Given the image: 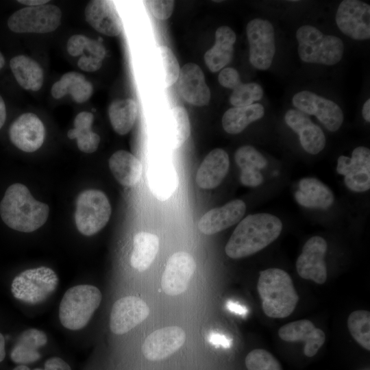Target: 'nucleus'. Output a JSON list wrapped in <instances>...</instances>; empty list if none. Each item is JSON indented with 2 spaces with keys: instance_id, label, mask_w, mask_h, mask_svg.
<instances>
[{
  "instance_id": "49530a36",
  "label": "nucleus",
  "mask_w": 370,
  "mask_h": 370,
  "mask_svg": "<svg viewBox=\"0 0 370 370\" xmlns=\"http://www.w3.org/2000/svg\"><path fill=\"white\" fill-rule=\"evenodd\" d=\"M103 60L97 58L83 54L78 60L77 65L83 71L94 72L99 70L102 66Z\"/></svg>"
},
{
  "instance_id": "4be33fe9",
  "label": "nucleus",
  "mask_w": 370,
  "mask_h": 370,
  "mask_svg": "<svg viewBox=\"0 0 370 370\" xmlns=\"http://www.w3.org/2000/svg\"><path fill=\"white\" fill-rule=\"evenodd\" d=\"M284 120L299 135L301 145L307 153L315 155L323 149L325 145V134L306 114L291 109L286 112Z\"/></svg>"
},
{
  "instance_id": "a19ab883",
  "label": "nucleus",
  "mask_w": 370,
  "mask_h": 370,
  "mask_svg": "<svg viewBox=\"0 0 370 370\" xmlns=\"http://www.w3.org/2000/svg\"><path fill=\"white\" fill-rule=\"evenodd\" d=\"M153 15L158 19L166 20L169 18L173 11V1H145Z\"/></svg>"
},
{
  "instance_id": "37998d69",
  "label": "nucleus",
  "mask_w": 370,
  "mask_h": 370,
  "mask_svg": "<svg viewBox=\"0 0 370 370\" xmlns=\"http://www.w3.org/2000/svg\"><path fill=\"white\" fill-rule=\"evenodd\" d=\"M218 81L222 86L232 90L241 82L239 73L232 67L223 69L219 74Z\"/></svg>"
},
{
  "instance_id": "4468645a",
  "label": "nucleus",
  "mask_w": 370,
  "mask_h": 370,
  "mask_svg": "<svg viewBox=\"0 0 370 370\" xmlns=\"http://www.w3.org/2000/svg\"><path fill=\"white\" fill-rule=\"evenodd\" d=\"M149 308L142 299L126 296L114 302L110 315V328L115 334H123L143 322Z\"/></svg>"
},
{
  "instance_id": "6ab92c4d",
  "label": "nucleus",
  "mask_w": 370,
  "mask_h": 370,
  "mask_svg": "<svg viewBox=\"0 0 370 370\" xmlns=\"http://www.w3.org/2000/svg\"><path fill=\"white\" fill-rule=\"evenodd\" d=\"M245 211L246 205L243 201L232 200L221 207L206 212L198 222V229L206 235L217 234L238 223Z\"/></svg>"
},
{
  "instance_id": "9d476101",
  "label": "nucleus",
  "mask_w": 370,
  "mask_h": 370,
  "mask_svg": "<svg viewBox=\"0 0 370 370\" xmlns=\"http://www.w3.org/2000/svg\"><path fill=\"white\" fill-rule=\"evenodd\" d=\"M292 103L299 111L306 114L314 115L330 132L337 131L343 124V112L330 99L308 90H302L293 96Z\"/></svg>"
},
{
  "instance_id": "20e7f679",
  "label": "nucleus",
  "mask_w": 370,
  "mask_h": 370,
  "mask_svg": "<svg viewBox=\"0 0 370 370\" xmlns=\"http://www.w3.org/2000/svg\"><path fill=\"white\" fill-rule=\"evenodd\" d=\"M98 288L81 284L69 288L63 295L59 307V319L62 325L71 330L84 328L101 301Z\"/></svg>"
},
{
  "instance_id": "393cba45",
  "label": "nucleus",
  "mask_w": 370,
  "mask_h": 370,
  "mask_svg": "<svg viewBox=\"0 0 370 370\" xmlns=\"http://www.w3.org/2000/svg\"><path fill=\"white\" fill-rule=\"evenodd\" d=\"M295 198L304 207L321 210L328 209L334 201L331 189L314 177H304L299 181Z\"/></svg>"
},
{
  "instance_id": "f257e3e1",
  "label": "nucleus",
  "mask_w": 370,
  "mask_h": 370,
  "mask_svg": "<svg viewBox=\"0 0 370 370\" xmlns=\"http://www.w3.org/2000/svg\"><path fill=\"white\" fill-rule=\"evenodd\" d=\"M280 219L269 213L247 215L234 229L225 247L226 255L239 259L254 254L273 243L280 234Z\"/></svg>"
},
{
  "instance_id": "f8f14e48",
  "label": "nucleus",
  "mask_w": 370,
  "mask_h": 370,
  "mask_svg": "<svg viewBox=\"0 0 370 370\" xmlns=\"http://www.w3.org/2000/svg\"><path fill=\"white\" fill-rule=\"evenodd\" d=\"M336 172L344 176L346 187L352 191L362 193L370 188V150L364 146L355 148L352 157L340 156Z\"/></svg>"
},
{
  "instance_id": "bb28decb",
  "label": "nucleus",
  "mask_w": 370,
  "mask_h": 370,
  "mask_svg": "<svg viewBox=\"0 0 370 370\" xmlns=\"http://www.w3.org/2000/svg\"><path fill=\"white\" fill-rule=\"evenodd\" d=\"M109 168L114 178L121 185L134 186L142 176V164L132 153L119 150L110 158Z\"/></svg>"
},
{
  "instance_id": "f03ea898",
  "label": "nucleus",
  "mask_w": 370,
  "mask_h": 370,
  "mask_svg": "<svg viewBox=\"0 0 370 370\" xmlns=\"http://www.w3.org/2000/svg\"><path fill=\"white\" fill-rule=\"evenodd\" d=\"M49 212L48 205L36 200L27 187L20 183L10 186L0 203L3 221L22 232L38 230L47 221Z\"/></svg>"
},
{
  "instance_id": "603ef678",
  "label": "nucleus",
  "mask_w": 370,
  "mask_h": 370,
  "mask_svg": "<svg viewBox=\"0 0 370 370\" xmlns=\"http://www.w3.org/2000/svg\"><path fill=\"white\" fill-rule=\"evenodd\" d=\"M362 114L364 118V119L369 123L370 122V99H367V100L365 102L362 109Z\"/></svg>"
},
{
  "instance_id": "c03bdc74",
  "label": "nucleus",
  "mask_w": 370,
  "mask_h": 370,
  "mask_svg": "<svg viewBox=\"0 0 370 370\" xmlns=\"http://www.w3.org/2000/svg\"><path fill=\"white\" fill-rule=\"evenodd\" d=\"M88 38L82 34H75L71 36L66 44L68 53L72 56L83 55Z\"/></svg>"
},
{
  "instance_id": "e433bc0d",
  "label": "nucleus",
  "mask_w": 370,
  "mask_h": 370,
  "mask_svg": "<svg viewBox=\"0 0 370 370\" xmlns=\"http://www.w3.org/2000/svg\"><path fill=\"white\" fill-rule=\"evenodd\" d=\"M264 92L262 86L257 83L241 82L233 89L229 101L234 107H243L250 106L254 101L262 99Z\"/></svg>"
},
{
  "instance_id": "864d4df0",
  "label": "nucleus",
  "mask_w": 370,
  "mask_h": 370,
  "mask_svg": "<svg viewBox=\"0 0 370 370\" xmlns=\"http://www.w3.org/2000/svg\"><path fill=\"white\" fill-rule=\"evenodd\" d=\"M5 357V338L1 333H0V362H2Z\"/></svg>"
},
{
  "instance_id": "2f4dec72",
  "label": "nucleus",
  "mask_w": 370,
  "mask_h": 370,
  "mask_svg": "<svg viewBox=\"0 0 370 370\" xmlns=\"http://www.w3.org/2000/svg\"><path fill=\"white\" fill-rule=\"evenodd\" d=\"M133 246L130 264L137 271H145L150 267L158 254V238L154 234L140 232L134 236Z\"/></svg>"
},
{
  "instance_id": "6e6552de",
  "label": "nucleus",
  "mask_w": 370,
  "mask_h": 370,
  "mask_svg": "<svg viewBox=\"0 0 370 370\" xmlns=\"http://www.w3.org/2000/svg\"><path fill=\"white\" fill-rule=\"evenodd\" d=\"M62 11L53 4L25 7L14 12L8 20L9 29L15 33L46 34L60 25Z\"/></svg>"
},
{
  "instance_id": "c85d7f7f",
  "label": "nucleus",
  "mask_w": 370,
  "mask_h": 370,
  "mask_svg": "<svg viewBox=\"0 0 370 370\" xmlns=\"http://www.w3.org/2000/svg\"><path fill=\"white\" fill-rule=\"evenodd\" d=\"M11 71L18 82L24 89L39 90L43 84V71L40 64L32 58L19 55L10 61Z\"/></svg>"
},
{
  "instance_id": "6e6d98bb",
  "label": "nucleus",
  "mask_w": 370,
  "mask_h": 370,
  "mask_svg": "<svg viewBox=\"0 0 370 370\" xmlns=\"http://www.w3.org/2000/svg\"><path fill=\"white\" fill-rule=\"evenodd\" d=\"M5 64V59L3 54L0 52V70L3 67Z\"/></svg>"
},
{
  "instance_id": "5fc2aeb1",
  "label": "nucleus",
  "mask_w": 370,
  "mask_h": 370,
  "mask_svg": "<svg viewBox=\"0 0 370 370\" xmlns=\"http://www.w3.org/2000/svg\"><path fill=\"white\" fill-rule=\"evenodd\" d=\"M228 308L230 310L235 312L236 313L241 314L245 312V308H243V307H241L238 305H236V304H233L231 302L228 303Z\"/></svg>"
},
{
  "instance_id": "39448f33",
  "label": "nucleus",
  "mask_w": 370,
  "mask_h": 370,
  "mask_svg": "<svg viewBox=\"0 0 370 370\" xmlns=\"http://www.w3.org/2000/svg\"><path fill=\"white\" fill-rule=\"evenodd\" d=\"M298 54L300 59L308 63L332 66L341 60L344 44L334 35L323 34L310 25H304L296 32Z\"/></svg>"
},
{
  "instance_id": "1a4fd4ad",
  "label": "nucleus",
  "mask_w": 370,
  "mask_h": 370,
  "mask_svg": "<svg viewBox=\"0 0 370 370\" xmlns=\"http://www.w3.org/2000/svg\"><path fill=\"white\" fill-rule=\"evenodd\" d=\"M246 34L249 44L251 64L258 70H267L275 53L273 25L267 19L254 18L247 23Z\"/></svg>"
},
{
  "instance_id": "58836bf2",
  "label": "nucleus",
  "mask_w": 370,
  "mask_h": 370,
  "mask_svg": "<svg viewBox=\"0 0 370 370\" xmlns=\"http://www.w3.org/2000/svg\"><path fill=\"white\" fill-rule=\"evenodd\" d=\"M234 160L241 170L262 169L267 164L266 158L253 146L243 145L236 149Z\"/></svg>"
},
{
  "instance_id": "dca6fc26",
  "label": "nucleus",
  "mask_w": 370,
  "mask_h": 370,
  "mask_svg": "<svg viewBox=\"0 0 370 370\" xmlns=\"http://www.w3.org/2000/svg\"><path fill=\"white\" fill-rule=\"evenodd\" d=\"M186 334L178 326H168L150 334L145 340L142 352L149 360H161L177 352L184 343Z\"/></svg>"
},
{
  "instance_id": "aec40b11",
  "label": "nucleus",
  "mask_w": 370,
  "mask_h": 370,
  "mask_svg": "<svg viewBox=\"0 0 370 370\" xmlns=\"http://www.w3.org/2000/svg\"><path fill=\"white\" fill-rule=\"evenodd\" d=\"M278 336L286 342L304 341V353L308 357L314 356L325 341L323 331L316 328L308 319L297 320L282 325L278 330Z\"/></svg>"
},
{
  "instance_id": "a878e982",
  "label": "nucleus",
  "mask_w": 370,
  "mask_h": 370,
  "mask_svg": "<svg viewBox=\"0 0 370 370\" xmlns=\"http://www.w3.org/2000/svg\"><path fill=\"white\" fill-rule=\"evenodd\" d=\"M161 131L169 146L173 149L180 147L190 134V123L186 109L179 106L173 107L165 117Z\"/></svg>"
},
{
  "instance_id": "c9c22d12",
  "label": "nucleus",
  "mask_w": 370,
  "mask_h": 370,
  "mask_svg": "<svg viewBox=\"0 0 370 370\" xmlns=\"http://www.w3.org/2000/svg\"><path fill=\"white\" fill-rule=\"evenodd\" d=\"M158 62L160 77L166 87L177 82L180 74V65L173 51L167 46L158 48Z\"/></svg>"
},
{
  "instance_id": "3c124183",
  "label": "nucleus",
  "mask_w": 370,
  "mask_h": 370,
  "mask_svg": "<svg viewBox=\"0 0 370 370\" xmlns=\"http://www.w3.org/2000/svg\"><path fill=\"white\" fill-rule=\"evenodd\" d=\"M18 3L27 5V7H34L47 4L49 1L46 0H18Z\"/></svg>"
},
{
  "instance_id": "7ed1b4c3",
  "label": "nucleus",
  "mask_w": 370,
  "mask_h": 370,
  "mask_svg": "<svg viewBox=\"0 0 370 370\" xmlns=\"http://www.w3.org/2000/svg\"><path fill=\"white\" fill-rule=\"evenodd\" d=\"M257 290L264 313L269 317L282 319L295 310L299 296L289 274L279 268L260 272Z\"/></svg>"
},
{
  "instance_id": "a18cd8bd",
  "label": "nucleus",
  "mask_w": 370,
  "mask_h": 370,
  "mask_svg": "<svg viewBox=\"0 0 370 370\" xmlns=\"http://www.w3.org/2000/svg\"><path fill=\"white\" fill-rule=\"evenodd\" d=\"M240 181L244 186L256 187L263 182V176L258 169L241 170Z\"/></svg>"
},
{
  "instance_id": "473e14b6",
  "label": "nucleus",
  "mask_w": 370,
  "mask_h": 370,
  "mask_svg": "<svg viewBox=\"0 0 370 370\" xmlns=\"http://www.w3.org/2000/svg\"><path fill=\"white\" fill-rule=\"evenodd\" d=\"M93 121L94 116L91 112H81L74 119V127L67 133L70 139H77L78 149L87 153L95 152L100 143L99 136L91 129Z\"/></svg>"
},
{
  "instance_id": "7c9ffc66",
  "label": "nucleus",
  "mask_w": 370,
  "mask_h": 370,
  "mask_svg": "<svg viewBox=\"0 0 370 370\" xmlns=\"http://www.w3.org/2000/svg\"><path fill=\"white\" fill-rule=\"evenodd\" d=\"M264 114V108L260 103H253L243 107H233L223 115L222 126L228 134H237L250 123L260 119Z\"/></svg>"
},
{
  "instance_id": "ddd939ff",
  "label": "nucleus",
  "mask_w": 370,
  "mask_h": 370,
  "mask_svg": "<svg viewBox=\"0 0 370 370\" xmlns=\"http://www.w3.org/2000/svg\"><path fill=\"white\" fill-rule=\"evenodd\" d=\"M328 248L325 240L319 236L309 238L304 244L296 261V270L303 279L323 284L328 278L324 260Z\"/></svg>"
},
{
  "instance_id": "09e8293b",
  "label": "nucleus",
  "mask_w": 370,
  "mask_h": 370,
  "mask_svg": "<svg viewBox=\"0 0 370 370\" xmlns=\"http://www.w3.org/2000/svg\"><path fill=\"white\" fill-rule=\"evenodd\" d=\"M208 340L214 345H219L224 347H229L230 345L229 340L225 336L219 334H210Z\"/></svg>"
},
{
  "instance_id": "4c0bfd02",
  "label": "nucleus",
  "mask_w": 370,
  "mask_h": 370,
  "mask_svg": "<svg viewBox=\"0 0 370 370\" xmlns=\"http://www.w3.org/2000/svg\"><path fill=\"white\" fill-rule=\"evenodd\" d=\"M247 370H283L280 362L269 351L255 349L249 352L245 357Z\"/></svg>"
},
{
  "instance_id": "ea45409f",
  "label": "nucleus",
  "mask_w": 370,
  "mask_h": 370,
  "mask_svg": "<svg viewBox=\"0 0 370 370\" xmlns=\"http://www.w3.org/2000/svg\"><path fill=\"white\" fill-rule=\"evenodd\" d=\"M47 343V336L44 332L36 328H29L20 334L15 345L28 350H38Z\"/></svg>"
},
{
  "instance_id": "79ce46f5",
  "label": "nucleus",
  "mask_w": 370,
  "mask_h": 370,
  "mask_svg": "<svg viewBox=\"0 0 370 370\" xmlns=\"http://www.w3.org/2000/svg\"><path fill=\"white\" fill-rule=\"evenodd\" d=\"M40 354L38 350H27L16 345L14 346L10 353L11 360L19 365H25L39 360Z\"/></svg>"
},
{
  "instance_id": "2eb2a0df",
  "label": "nucleus",
  "mask_w": 370,
  "mask_h": 370,
  "mask_svg": "<svg viewBox=\"0 0 370 370\" xmlns=\"http://www.w3.org/2000/svg\"><path fill=\"white\" fill-rule=\"evenodd\" d=\"M193 257L187 252L178 251L168 260L163 272L161 286L165 294L178 295L184 292L195 271Z\"/></svg>"
},
{
  "instance_id": "f704fd0d",
  "label": "nucleus",
  "mask_w": 370,
  "mask_h": 370,
  "mask_svg": "<svg viewBox=\"0 0 370 370\" xmlns=\"http://www.w3.org/2000/svg\"><path fill=\"white\" fill-rule=\"evenodd\" d=\"M349 332L353 338L363 348L370 350V313L358 310L352 312L347 321Z\"/></svg>"
},
{
  "instance_id": "a211bd4d",
  "label": "nucleus",
  "mask_w": 370,
  "mask_h": 370,
  "mask_svg": "<svg viewBox=\"0 0 370 370\" xmlns=\"http://www.w3.org/2000/svg\"><path fill=\"white\" fill-rule=\"evenodd\" d=\"M177 82L179 92L188 103L197 106L209 103L210 90L197 64L192 62L184 64L180 69Z\"/></svg>"
},
{
  "instance_id": "8fccbe9b",
  "label": "nucleus",
  "mask_w": 370,
  "mask_h": 370,
  "mask_svg": "<svg viewBox=\"0 0 370 370\" xmlns=\"http://www.w3.org/2000/svg\"><path fill=\"white\" fill-rule=\"evenodd\" d=\"M6 119V108L5 102L0 95V129L3 127Z\"/></svg>"
},
{
  "instance_id": "72a5a7b5",
  "label": "nucleus",
  "mask_w": 370,
  "mask_h": 370,
  "mask_svg": "<svg viewBox=\"0 0 370 370\" xmlns=\"http://www.w3.org/2000/svg\"><path fill=\"white\" fill-rule=\"evenodd\" d=\"M108 115L113 130L120 135L127 134L134 125L137 105L131 99H116L108 108Z\"/></svg>"
},
{
  "instance_id": "f3484780",
  "label": "nucleus",
  "mask_w": 370,
  "mask_h": 370,
  "mask_svg": "<svg viewBox=\"0 0 370 370\" xmlns=\"http://www.w3.org/2000/svg\"><path fill=\"white\" fill-rule=\"evenodd\" d=\"M9 136L19 149L34 152L43 144L45 129L38 116L31 112L24 113L11 124Z\"/></svg>"
},
{
  "instance_id": "5701e85b",
  "label": "nucleus",
  "mask_w": 370,
  "mask_h": 370,
  "mask_svg": "<svg viewBox=\"0 0 370 370\" xmlns=\"http://www.w3.org/2000/svg\"><path fill=\"white\" fill-rule=\"evenodd\" d=\"M230 167L227 152L216 148L208 153L201 162L196 173V183L203 189L218 186L226 176Z\"/></svg>"
},
{
  "instance_id": "4d7b16f0",
  "label": "nucleus",
  "mask_w": 370,
  "mask_h": 370,
  "mask_svg": "<svg viewBox=\"0 0 370 370\" xmlns=\"http://www.w3.org/2000/svg\"><path fill=\"white\" fill-rule=\"evenodd\" d=\"M13 370H29V369L25 365H18Z\"/></svg>"
},
{
  "instance_id": "cd10ccee",
  "label": "nucleus",
  "mask_w": 370,
  "mask_h": 370,
  "mask_svg": "<svg viewBox=\"0 0 370 370\" xmlns=\"http://www.w3.org/2000/svg\"><path fill=\"white\" fill-rule=\"evenodd\" d=\"M51 92L54 99H59L70 94L76 103H82L90 98L93 87L82 73L70 71L53 84Z\"/></svg>"
},
{
  "instance_id": "c756f323",
  "label": "nucleus",
  "mask_w": 370,
  "mask_h": 370,
  "mask_svg": "<svg viewBox=\"0 0 370 370\" xmlns=\"http://www.w3.org/2000/svg\"><path fill=\"white\" fill-rule=\"evenodd\" d=\"M148 184L157 199L161 201L168 199L178 186L176 171L169 164H156L149 170Z\"/></svg>"
},
{
  "instance_id": "9b49d317",
  "label": "nucleus",
  "mask_w": 370,
  "mask_h": 370,
  "mask_svg": "<svg viewBox=\"0 0 370 370\" xmlns=\"http://www.w3.org/2000/svg\"><path fill=\"white\" fill-rule=\"evenodd\" d=\"M335 21L340 31L357 40L370 38V5L358 0H344L338 5Z\"/></svg>"
},
{
  "instance_id": "0eeeda50",
  "label": "nucleus",
  "mask_w": 370,
  "mask_h": 370,
  "mask_svg": "<svg viewBox=\"0 0 370 370\" xmlns=\"http://www.w3.org/2000/svg\"><path fill=\"white\" fill-rule=\"evenodd\" d=\"M111 206L106 195L99 190L82 192L76 202L75 221L77 230L85 236L99 232L108 222Z\"/></svg>"
},
{
  "instance_id": "412c9836",
  "label": "nucleus",
  "mask_w": 370,
  "mask_h": 370,
  "mask_svg": "<svg viewBox=\"0 0 370 370\" xmlns=\"http://www.w3.org/2000/svg\"><path fill=\"white\" fill-rule=\"evenodd\" d=\"M84 14L88 24L102 34L116 36L123 31L122 20L111 1H90L86 6Z\"/></svg>"
},
{
  "instance_id": "423d86ee",
  "label": "nucleus",
  "mask_w": 370,
  "mask_h": 370,
  "mask_svg": "<svg viewBox=\"0 0 370 370\" xmlns=\"http://www.w3.org/2000/svg\"><path fill=\"white\" fill-rule=\"evenodd\" d=\"M58 282L57 274L49 267L29 269L13 279L11 292L16 299L23 303L38 304L56 291Z\"/></svg>"
},
{
  "instance_id": "de8ad7c7",
  "label": "nucleus",
  "mask_w": 370,
  "mask_h": 370,
  "mask_svg": "<svg viewBox=\"0 0 370 370\" xmlns=\"http://www.w3.org/2000/svg\"><path fill=\"white\" fill-rule=\"evenodd\" d=\"M34 370H71V367L59 357H51L45 362V368H36Z\"/></svg>"
},
{
  "instance_id": "b1692460",
  "label": "nucleus",
  "mask_w": 370,
  "mask_h": 370,
  "mask_svg": "<svg viewBox=\"0 0 370 370\" xmlns=\"http://www.w3.org/2000/svg\"><path fill=\"white\" fill-rule=\"evenodd\" d=\"M236 36L228 26H220L215 32V42L204 54V61L209 70L217 72L228 64L233 58Z\"/></svg>"
}]
</instances>
